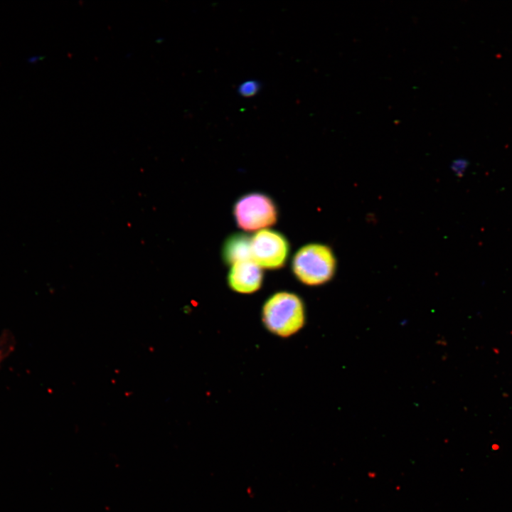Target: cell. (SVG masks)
<instances>
[{
  "label": "cell",
  "mask_w": 512,
  "mask_h": 512,
  "mask_svg": "<svg viewBox=\"0 0 512 512\" xmlns=\"http://www.w3.org/2000/svg\"><path fill=\"white\" fill-rule=\"evenodd\" d=\"M289 250L288 240L277 230L266 228L251 237L252 260L262 269L277 270L284 267Z\"/></svg>",
  "instance_id": "obj_4"
},
{
  "label": "cell",
  "mask_w": 512,
  "mask_h": 512,
  "mask_svg": "<svg viewBox=\"0 0 512 512\" xmlns=\"http://www.w3.org/2000/svg\"><path fill=\"white\" fill-rule=\"evenodd\" d=\"M17 340L14 332L9 329L0 331V369L14 353Z\"/></svg>",
  "instance_id": "obj_7"
},
{
  "label": "cell",
  "mask_w": 512,
  "mask_h": 512,
  "mask_svg": "<svg viewBox=\"0 0 512 512\" xmlns=\"http://www.w3.org/2000/svg\"><path fill=\"white\" fill-rule=\"evenodd\" d=\"M260 85L258 81L255 80H248L244 81L238 87L239 94L245 97H250L255 95L259 91Z\"/></svg>",
  "instance_id": "obj_8"
},
{
  "label": "cell",
  "mask_w": 512,
  "mask_h": 512,
  "mask_svg": "<svg viewBox=\"0 0 512 512\" xmlns=\"http://www.w3.org/2000/svg\"><path fill=\"white\" fill-rule=\"evenodd\" d=\"M233 216L237 225L247 232L259 231L274 225L278 208L268 195L251 192L241 196L234 203Z\"/></svg>",
  "instance_id": "obj_3"
},
{
  "label": "cell",
  "mask_w": 512,
  "mask_h": 512,
  "mask_svg": "<svg viewBox=\"0 0 512 512\" xmlns=\"http://www.w3.org/2000/svg\"><path fill=\"white\" fill-rule=\"evenodd\" d=\"M222 259L227 265L252 260L251 237L242 233L230 235L222 246Z\"/></svg>",
  "instance_id": "obj_6"
},
{
  "label": "cell",
  "mask_w": 512,
  "mask_h": 512,
  "mask_svg": "<svg viewBox=\"0 0 512 512\" xmlns=\"http://www.w3.org/2000/svg\"><path fill=\"white\" fill-rule=\"evenodd\" d=\"M291 266L294 275L300 282L308 286H319L334 277L336 259L328 245L309 243L296 252Z\"/></svg>",
  "instance_id": "obj_2"
},
{
  "label": "cell",
  "mask_w": 512,
  "mask_h": 512,
  "mask_svg": "<svg viewBox=\"0 0 512 512\" xmlns=\"http://www.w3.org/2000/svg\"><path fill=\"white\" fill-rule=\"evenodd\" d=\"M305 308L296 294L282 291L271 295L264 303L262 320L273 334L288 337L297 333L305 324Z\"/></svg>",
  "instance_id": "obj_1"
},
{
  "label": "cell",
  "mask_w": 512,
  "mask_h": 512,
  "mask_svg": "<svg viewBox=\"0 0 512 512\" xmlns=\"http://www.w3.org/2000/svg\"><path fill=\"white\" fill-rule=\"evenodd\" d=\"M262 269L252 260L234 263L228 274L229 287L240 294H252L259 290L262 284Z\"/></svg>",
  "instance_id": "obj_5"
}]
</instances>
